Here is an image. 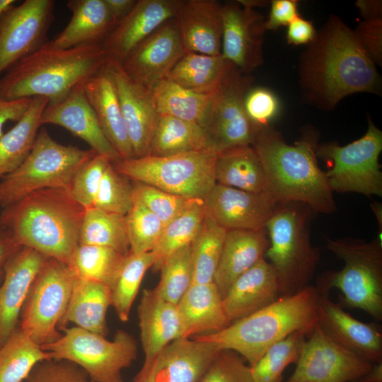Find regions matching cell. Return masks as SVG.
Segmentation results:
<instances>
[{
    "label": "cell",
    "instance_id": "cell-1",
    "mask_svg": "<svg viewBox=\"0 0 382 382\" xmlns=\"http://www.w3.org/2000/svg\"><path fill=\"white\" fill-rule=\"evenodd\" d=\"M298 72L303 98L323 110H332L352 94L381 93L376 66L354 30L335 15L329 16L301 53Z\"/></svg>",
    "mask_w": 382,
    "mask_h": 382
},
{
    "label": "cell",
    "instance_id": "cell-2",
    "mask_svg": "<svg viewBox=\"0 0 382 382\" xmlns=\"http://www.w3.org/2000/svg\"><path fill=\"white\" fill-rule=\"evenodd\" d=\"M318 141L319 134L311 127L293 144L271 125L257 131L251 146L264 168L265 193L277 204L301 202L325 214L337 211L334 192L318 162Z\"/></svg>",
    "mask_w": 382,
    "mask_h": 382
},
{
    "label": "cell",
    "instance_id": "cell-3",
    "mask_svg": "<svg viewBox=\"0 0 382 382\" xmlns=\"http://www.w3.org/2000/svg\"><path fill=\"white\" fill-rule=\"evenodd\" d=\"M86 209L62 188L33 192L3 208L0 226L21 247L68 265L79 245Z\"/></svg>",
    "mask_w": 382,
    "mask_h": 382
},
{
    "label": "cell",
    "instance_id": "cell-4",
    "mask_svg": "<svg viewBox=\"0 0 382 382\" xmlns=\"http://www.w3.org/2000/svg\"><path fill=\"white\" fill-rule=\"evenodd\" d=\"M108 61L101 44L56 49L45 42L6 71L0 79V97L6 100L42 97L50 103L57 102L104 69Z\"/></svg>",
    "mask_w": 382,
    "mask_h": 382
},
{
    "label": "cell",
    "instance_id": "cell-5",
    "mask_svg": "<svg viewBox=\"0 0 382 382\" xmlns=\"http://www.w3.org/2000/svg\"><path fill=\"white\" fill-rule=\"evenodd\" d=\"M320 295L316 286L308 285L221 330L192 337L213 343L220 350L237 352L251 367L271 346L290 334L296 331L310 334L317 323Z\"/></svg>",
    "mask_w": 382,
    "mask_h": 382
},
{
    "label": "cell",
    "instance_id": "cell-6",
    "mask_svg": "<svg viewBox=\"0 0 382 382\" xmlns=\"http://www.w3.org/2000/svg\"><path fill=\"white\" fill-rule=\"evenodd\" d=\"M314 214L301 202L278 204L265 226L270 242L265 258L276 272L282 296L308 286L318 266L320 251L310 238Z\"/></svg>",
    "mask_w": 382,
    "mask_h": 382
},
{
    "label": "cell",
    "instance_id": "cell-7",
    "mask_svg": "<svg viewBox=\"0 0 382 382\" xmlns=\"http://www.w3.org/2000/svg\"><path fill=\"white\" fill-rule=\"evenodd\" d=\"M326 248L344 262L339 271L322 274L316 286L328 295L333 288L340 291L349 308H359L382 320V242L359 238L325 237Z\"/></svg>",
    "mask_w": 382,
    "mask_h": 382
},
{
    "label": "cell",
    "instance_id": "cell-8",
    "mask_svg": "<svg viewBox=\"0 0 382 382\" xmlns=\"http://www.w3.org/2000/svg\"><path fill=\"white\" fill-rule=\"evenodd\" d=\"M97 153L57 142L45 128L39 129L24 161L0 181V206L12 204L43 189L70 190L78 169Z\"/></svg>",
    "mask_w": 382,
    "mask_h": 382
},
{
    "label": "cell",
    "instance_id": "cell-9",
    "mask_svg": "<svg viewBox=\"0 0 382 382\" xmlns=\"http://www.w3.org/2000/svg\"><path fill=\"white\" fill-rule=\"evenodd\" d=\"M217 152L205 150L168 156H146L112 163L134 182L191 199H204L216 184Z\"/></svg>",
    "mask_w": 382,
    "mask_h": 382
},
{
    "label": "cell",
    "instance_id": "cell-10",
    "mask_svg": "<svg viewBox=\"0 0 382 382\" xmlns=\"http://www.w3.org/2000/svg\"><path fill=\"white\" fill-rule=\"evenodd\" d=\"M55 341L41 348L52 359L71 362L92 382H124L122 371L131 366L137 355V343L132 335L119 330L112 340L88 330L73 327Z\"/></svg>",
    "mask_w": 382,
    "mask_h": 382
},
{
    "label": "cell",
    "instance_id": "cell-11",
    "mask_svg": "<svg viewBox=\"0 0 382 382\" xmlns=\"http://www.w3.org/2000/svg\"><path fill=\"white\" fill-rule=\"evenodd\" d=\"M381 151L382 132L369 117L367 130L361 137L345 146L319 144L316 153L328 164L325 172L333 192L381 197Z\"/></svg>",
    "mask_w": 382,
    "mask_h": 382
},
{
    "label": "cell",
    "instance_id": "cell-12",
    "mask_svg": "<svg viewBox=\"0 0 382 382\" xmlns=\"http://www.w3.org/2000/svg\"><path fill=\"white\" fill-rule=\"evenodd\" d=\"M74 278L66 264L47 258L33 281L21 311L19 328L38 345L52 342L62 335L59 325Z\"/></svg>",
    "mask_w": 382,
    "mask_h": 382
},
{
    "label": "cell",
    "instance_id": "cell-13",
    "mask_svg": "<svg viewBox=\"0 0 382 382\" xmlns=\"http://www.w3.org/2000/svg\"><path fill=\"white\" fill-rule=\"evenodd\" d=\"M254 81L252 74L233 66L213 92L201 126L213 151L218 153L253 142L260 128L248 116L244 100Z\"/></svg>",
    "mask_w": 382,
    "mask_h": 382
},
{
    "label": "cell",
    "instance_id": "cell-14",
    "mask_svg": "<svg viewBox=\"0 0 382 382\" xmlns=\"http://www.w3.org/2000/svg\"><path fill=\"white\" fill-rule=\"evenodd\" d=\"M286 382H357L373 364L332 340L316 324Z\"/></svg>",
    "mask_w": 382,
    "mask_h": 382
},
{
    "label": "cell",
    "instance_id": "cell-15",
    "mask_svg": "<svg viewBox=\"0 0 382 382\" xmlns=\"http://www.w3.org/2000/svg\"><path fill=\"white\" fill-rule=\"evenodd\" d=\"M55 1L25 0L12 6L0 21V74L46 41Z\"/></svg>",
    "mask_w": 382,
    "mask_h": 382
},
{
    "label": "cell",
    "instance_id": "cell-16",
    "mask_svg": "<svg viewBox=\"0 0 382 382\" xmlns=\"http://www.w3.org/2000/svg\"><path fill=\"white\" fill-rule=\"evenodd\" d=\"M221 54L236 69L251 74L263 63L266 18L237 1L222 4Z\"/></svg>",
    "mask_w": 382,
    "mask_h": 382
},
{
    "label": "cell",
    "instance_id": "cell-17",
    "mask_svg": "<svg viewBox=\"0 0 382 382\" xmlns=\"http://www.w3.org/2000/svg\"><path fill=\"white\" fill-rule=\"evenodd\" d=\"M219 351L209 342L178 337L144 363L134 382H199Z\"/></svg>",
    "mask_w": 382,
    "mask_h": 382
},
{
    "label": "cell",
    "instance_id": "cell-18",
    "mask_svg": "<svg viewBox=\"0 0 382 382\" xmlns=\"http://www.w3.org/2000/svg\"><path fill=\"white\" fill-rule=\"evenodd\" d=\"M185 53L177 23L172 18L137 45L120 64L133 81L151 88L168 77Z\"/></svg>",
    "mask_w": 382,
    "mask_h": 382
},
{
    "label": "cell",
    "instance_id": "cell-19",
    "mask_svg": "<svg viewBox=\"0 0 382 382\" xmlns=\"http://www.w3.org/2000/svg\"><path fill=\"white\" fill-rule=\"evenodd\" d=\"M206 213L226 231L265 228L277 204L266 193L216 183L204 199Z\"/></svg>",
    "mask_w": 382,
    "mask_h": 382
},
{
    "label": "cell",
    "instance_id": "cell-20",
    "mask_svg": "<svg viewBox=\"0 0 382 382\" xmlns=\"http://www.w3.org/2000/svg\"><path fill=\"white\" fill-rule=\"evenodd\" d=\"M107 66L115 83L134 158L146 156L158 117L150 89L133 81L120 62L108 57Z\"/></svg>",
    "mask_w": 382,
    "mask_h": 382
},
{
    "label": "cell",
    "instance_id": "cell-21",
    "mask_svg": "<svg viewBox=\"0 0 382 382\" xmlns=\"http://www.w3.org/2000/svg\"><path fill=\"white\" fill-rule=\"evenodd\" d=\"M317 323L332 340L348 351L371 364L382 361L379 324L353 318L326 294L320 295Z\"/></svg>",
    "mask_w": 382,
    "mask_h": 382
},
{
    "label": "cell",
    "instance_id": "cell-22",
    "mask_svg": "<svg viewBox=\"0 0 382 382\" xmlns=\"http://www.w3.org/2000/svg\"><path fill=\"white\" fill-rule=\"evenodd\" d=\"M83 83L63 99L48 103L42 112L40 125L62 127L85 141L98 154L106 156L112 163L117 162L121 158L102 131L85 95Z\"/></svg>",
    "mask_w": 382,
    "mask_h": 382
},
{
    "label": "cell",
    "instance_id": "cell-23",
    "mask_svg": "<svg viewBox=\"0 0 382 382\" xmlns=\"http://www.w3.org/2000/svg\"><path fill=\"white\" fill-rule=\"evenodd\" d=\"M182 0H137L101 45L108 57L121 63L141 41L166 21L174 18Z\"/></svg>",
    "mask_w": 382,
    "mask_h": 382
},
{
    "label": "cell",
    "instance_id": "cell-24",
    "mask_svg": "<svg viewBox=\"0 0 382 382\" xmlns=\"http://www.w3.org/2000/svg\"><path fill=\"white\" fill-rule=\"evenodd\" d=\"M47 259L32 248L21 247L4 265L0 284V347L18 327L30 287Z\"/></svg>",
    "mask_w": 382,
    "mask_h": 382
},
{
    "label": "cell",
    "instance_id": "cell-25",
    "mask_svg": "<svg viewBox=\"0 0 382 382\" xmlns=\"http://www.w3.org/2000/svg\"><path fill=\"white\" fill-rule=\"evenodd\" d=\"M221 8L216 0H182L174 19L186 52L221 54Z\"/></svg>",
    "mask_w": 382,
    "mask_h": 382
},
{
    "label": "cell",
    "instance_id": "cell-26",
    "mask_svg": "<svg viewBox=\"0 0 382 382\" xmlns=\"http://www.w3.org/2000/svg\"><path fill=\"white\" fill-rule=\"evenodd\" d=\"M281 296L276 272L263 257L233 282L222 301L231 323L262 309Z\"/></svg>",
    "mask_w": 382,
    "mask_h": 382
},
{
    "label": "cell",
    "instance_id": "cell-27",
    "mask_svg": "<svg viewBox=\"0 0 382 382\" xmlns=\"http://www.w3.org/2000/svg\"><path fill=\"white\" fill-rule=\"evenodd\" d=\"M83 86L102 131L120 158H134L115 83L108 66L88 79Z\"/></svg>",
    "mask_w": 382,
    "mask_h": 382
},
{
    "label": "cell",
    "instance_id": "cell-28",
    "mask_svg": "<svg viewBox=\"0 0 382 382\" xmlns=\"http://www.w3.org/2000/svg\"><path fill=\"white\" fill-rule=\"evenodd\" d=\"M177 308L181 337L218 332L231 324L214 282H193L178 303Z\"/></svg>",
    "mask_w": 382,
    "mask_h": 382
},
{
    "label": "cell",
    "instance_id": "cell-29",
    "mask_svg": "<svg viewBox=\"0 0 382 382\" xmlns=\"http://www.w3.org/2000/svg\"><path fill=\"white\" fill-rule=\"evenodd\" d=\"M269 244L265 228L255 231H226L213 279L222 299L238 277L265 257Z\"/></svg>",
    "mask_w": 382,
    "mask_h": 382
},
{
    "label": "cell",
    "instance_id": "cell-30",
    "mask_svg": "<svg viewBox=\"0 0 382 382\" xmlns=\"http://www.w3.org/2000/svg\"><path fill=\"white\" fill-rule=\"evenodd\" d=\"M138 318L144 363L151 361L167 345L181 337L177 305L161 298L154 289H144Z\"/></svg>",
    "mask_w": 382,
    "mask_h": 382
},
{
    "label": "cell",
    "instance_id": "cell-31",
    "mask_svg": "<svg viewBox=\"0 0 382 382\" xmlns=\"http://www.w3.org/2000/svg\"><path fill=\"white\" fill-rule=\"evenodd\" d=\"M71 18L64 30L47 44L56 49L101 44L114 26L104 0H69Z\"/></svg>",
    "mask_w": 382,
    "mask_h": 382
},
{
    "label": "cell",
    "instance_id": "cell-32",
    "mask_svg": "<svg viewBox=\"0 0 382 382\" xmlns=\"http://www.w3.org/2000/svg\"><path fill=\"white\" fill-rule=\"evenodd\" d=\"M111 305L108 286L75 277L69 301L59 329L69 323L103 336L108 334L106 313Z\"/></svg>",
    "mask_w": 382,
    "mask_h": 382
},
{
    "label": "cell",
    "instance_id": "cell-33",
    "mask_svg": "<svg viewBox=\"0 0 382 382\" xmlns=\"http://www.w3.org/2000/svg\"><path fill=\"white\" fill-rule=\"evenodd\" d=\"M216 183L260 193L265 192V175L262 162L251 145L218 152L214 165Z\"/></svg>",
    "mask_w": 382,
    "mask_h": 382
},
{
    "label": "cell",
    "instance_id": "cell-34",
    "mask_svg": "<svg viewBox=\"0 0 382 382\" xmlns=\"http://www.w3.org/2000/svg\"><path fill=\"white\" fill-rule=\"evenodd\" d=\"M48 100L31 98L16 125L0 138V178L15 170L30 154L41 127L40 117Z\"/></svg>",
    "mask_w": 382,
    "mask_h": 382
},
{
    "label": "cell",
    "instance_id": "cell-35",
    "mask_svg": "<svg viewBox=\"0 0 382 382\" xmlns=\"http://www.w3.org/2000/svg\"><path fill=\"white\" fill-rule=\"evenodd\" d=\"M205 150L212 149L202 127L174 117L158 115L149 156H168Z\"/></svg>",
    "mask_w": 382,
    "mask_h": 382
},
{
    "label": "cell",
    "instance_id": "cell-36",
    "mask_svg": "<svg viewBox=\"0 0 382 382\" xmlns=\"http://www.w3.org/2000/svg\"><path fill=\"white\" fill-rule=\"evenodd\" d=\"M149 89L158 115L174 117L202 126L213 92L189 90L168 78L160 80Z\"/></svg>",
    "mask_w": 382,
    "mask_h": 382
},
{
    "label": "cell",
    "instance_id": "cell-37",
    "mask_svg": "<svg viewBox=\"0 0 382 382\" xmlns=\"http://www.w3.org/2000/svg\"><path fill=\"white\" fill-rule=\"evenodd\" d=\"M233 67L221 54L186 52L167 78L189 90L209 93L220 86Z\"/></svg>",
    "mask_w": 382,
    "mask_h": 382
},
{
    "label": "cell",
    "instance_id": "cell-38",
    "mask_svg": "<svg viewBox=\"0 0 382 382\" xmlns=\"http://www.w3.org/2000/svg\"><path fill=\"white\" fill-rule=\"evenodd\" d=\"M49 359L50 353L18 327L0 347V382H23L37 364Z\"/></svg>",
    "mask_w": 382,
    "mask_h": 382
},
{
    "label": "cell",
    "instance_id": "cell-39",
    "mask_svg": "<svg viewBox=\"0 0 382 382\" xmlns=\"http://www.w3.org/2000/svg\"><path fill=\"white\" fill-rule=\"evenodd\" d=\"M206 214L204 199H195L178 216L166 224L151 251L153 268L159 270L163 261L172 253L191 245Z\"/></svg>",
    "mask_w": 382,
    "mask_h": 382
},
{
    "label": "cell",
    "instance_id": "cell-40",
    "mask_svg": "<svg viewBox=\"0 0 382 382\" xmlns=\"http://www.w3.org/2000/svg\"><path fill=\"white\" fill-rule=\"evenodd\" d=\"M79 244L108 247L127 255L130 250L125 215L96 207L86 209Z\"/></svg>",
    "mask_w": 382,
    "mask_h": 382
},
{
    "label": "cell",
    "instance_id": "cell-41",
    "mask_svg": "<svg viewBox=\"0 0 382 382\" xmlns=\"http://www.w3.org/2000/svg\"><path fill=\"white\" fill-rule=\"evenodd\" d=\"M126 255L108 247L79 244L67 266L76 277L110 288Z\"/></svg>",
    "mask_w": 382,
    "mask_h": 382
},
{
    "label": "cell",
    "instance_id": "cell-42",
    "mask_svg": "<svg viewBox=\"0 0 382 382\" xmlns=\"http://www.w3.org/2000/svg\"><path fill=\"white\" fill-rule=\"evenodd\" d=\"M151 252L128 253L118 270L111 286V306L122 322L129 320L132 305L138 293L143 277L153 267Z\"/></svg>",
    "mask_w": 382,
    "mask_h": 382
},
{
    "label": "cell",
    "instance_id": "cell-43",
    "mask_svg": "<svg viewBox=\"0 0 382 382\" xmlns=\"http://www.w3.org/2000/svg\"><path fill=\"white\" fill-rule=\"evenodd\" d=\"M226 234V231L206 213L199 230L190 245L193 282H213Z\"/></svg>",
    "mask_w": 382,
    "mask_h": 382
},
{
    "label": "cell",
    "instance_id": "cell-44",
    "mask_svg": "<svg viewBox=\"0 0 382 382\" xmlns=\"http://www.w3.org/2000/svg\"><path fill=\"white\" fill-rule=\"evenodd\" d=\"M307 335L296 331L271 346L250 367L253 382H282L284 370L297 361Z\"/></svg>",
    "mask_w": 382,
    "mask_h": 382
},
{
    "label": "cell",
    "instance_id": "cell-45",
    "mask_svg": "<svg viewBox=\"0 0 382 382\" xmlns=\"http://www.w3.org/2000/svg\"><path fill=\"white\" fill-rule=\"evenodd\" d=\"M160 281L154 288L163 299L177 305L193 283L191 245L179 249L162 263Z\"/></svg>",
    "mask_w": 382,
    "mask_h": 382
},
{
    "label": "cell",
    "instance_id": "cell-46",
    "mask_svg": "<svg viewBox=\"0 0 382 382\" xmlns=\"http://www.w3.org/2000/svg\"><path fill=\"white\" fill-rule=\"evenodd\" d=\"M125 219L129 253L139 254L151 252L163 229L162 221L135 199Z\"/></svg>",
    "mask_w": 382,
    "mask_h": 382
},
{
    "label": "cell",
    "instance_id": "cell-47",
    "mask_svg": "<svg viewBox=\"0 0 382 382\" xmlns=\"http://www.w3.org/2000/svg\"><path fill=\"white\" fill-rule=\"evenodd\" d=\"M131 181L110 163L100 182L93 207L126 215L134 204L133 183Z\"/></svg>",
    "mask_w": 382,
    "mask_h": 382
},
{
    "label": "cell",
    "instance_id": "cell-48",
    "mask_svg": "<svg viewBox=\"0 0 382 382\" xmlns=\"http://www.w3.org/2000/svg\"><path fill=\"white\" fill-rule=\"evenodd\" d=\"M132 183L134 199L154 214L164 226L197 199L170 193L142 183Z\"/></svg>",
    "mask_w": 382,
    "mask_h": 382
},
{
    "label": "cell",
    "instance_id": "cell-49",
    "mask_svg": "<svg viewBox=\"0 0 382 382\" xmlns=\"http://www.w3.org/2000/svg\"><path fill=\"white\" fill-rule=\"evenodd\" d=\"M110 163L106 156L96 154L76 172L69 191L86 209L93 207L100 182Z\"/></svg>",
    "mask_w": 382,
    "mask_h": 382
},
{
    "label": "cell",
    "instance_id": "cell-50",
    "mask_svg": "<svg viewBox=\"0 0 382 382\" xmlns=\"http://www.w3.org/2000/svg\"><path fill=\"white\" fill-rule=\"evenodd\" d=\"M199 382H253L251 369L237 352L220 350Z\"/></svg>",
    "mask_w": 382,
    "mask_h": 382
},
{
    "label": "cell",
    "instance_id": "cell-51",
    "mask_svg": "<svg viewBox=\"0 0 382 382\" xmlns=\"http://www.w3.org/2000/svg\"><path fill=\"white\" fill-rule=\"evenodd\" d=\"M244 105L248 116L260 128L271 125L281 110L277 95L265 87L253 86L245 95Z\"/></svg>",
    "mask_w": 382,
    "mask_h": 382
},
{
    "label": "cell",
    "instance_id": "cell-52",
    "mask_svg": "<svg viewBox=\"0 0 382 382\" xmlns=\"http://www.w3.org/2000/svg\"><path fill=\"white\" fill-rule=\"evenodd\" d=\"M24 382H92L77 365L64 360L49 359L40 362Z\"/></svg>",
    "mask_w": 382,
    "mask_h": 382
},
{
    "label": "cell",
    "instance_id": "cell-53",
    "mask_svg": "<svg viewBox=\"0 0 382 382\" xmlns=\"http://www.w3.org/2000/svg\"><path fill=\"white\" fill-rule=\"evenodd\" d=\"M354 31L369 57L376 66H381L382 18L363 20Z\"/></svg>",
    "mask_w": 382,
    "mask_h": 382
},
{
    "label": "cell",
    "instance_id": "cell-54",
    "mask_svg": "<svg viewBox=\"0 0 382 382\" xmlns=\"http://www.w3.org/2000/svg\"><path fill=\"white\" fill-rule=\"evenodd\" d=\"M296 0H272L267 18L265 20V28L275 30L282 26H287L292 21L300 16Z\"/></svg>",
    "mask_w": 382,
    "mask_h": 382
},
{
    "label": "cell",
    "instance_id": "cell-55",
    "mask_svg": "<svg viewBox=\"0 0 382 382\" xmlns=\"http://www.w3.org/2000/svg\"><path fill=\"white\" fill-rule=\"evenodd\" d=\"M316 33L313 22L299 16L287 25L286 39L289 45H308L315 39Z\"/></svg>",
    "mask_w": 382,
    "mask_h": 382
},
{
    "label": "cell",
    "instance_id": "cell-56",
    "mask_svg": "<svg viewBox=\"0 0 382 382\" xmlns=\"http://www.w3.org/2000/svg\"><path fill=\"white\" fill-rule=\"evenodd\" d=\"M31 98L6 100L0 97V138L4 125L8 121L18 122L26 111Z\"/></svg>",
    "mask_w": 382,
    "mask_h": 382
},
{
    "label": "cell",
    "instance_id": "cell-57",
    "mask_svg": "<svg viewBox=\"0 0 382 382\" xmlns=\"http://www.w3.org/2000/svg\"><path fill=\"white\" fill-rule=\"evenodd\" d=\"M11 233L0 226V269H3L10 258L21 248Z\"/></svg>",
    "mask_w": 382,
    "mask_h": 382
},
{
    "label": "cell",
    "instance_id": "cell-58",
    "mask_svg": "<svg viewBox=\"0 0 382 382\" xmlns=\"http://www.w3.org/2000/svg\"><path fill=\"white\" fill-rule=\"evenodd\" d=\"M104 1L115 25L131 11L137 0H104Z\"/></svg>",
    "mask_w": 382,
    "mask_h": 382
},
{
    "label": "cell",
    "instance_id": "cell-59",
    "mask_svg": "<svg viewBox=\"0 0 382 382\" xmlns=\"http://www.w3.org/2000/svg\"><path fill=\"white\" fill-rule=\"evenodd\" d=\"M355 4L364 20L382 18L381 1L358 0Z\"/></svg>",
    "mask_w": 382,
    "mask_h": 382
},
{
    "label": "cell",
    "instance_id": "cell-60",
    "mask_svg": "<svg viewBox=\"0 0 382 382\" xmlns=\"http://www.w3.org/2000/svg\"><path fill=\"white\" fill-rule=\"evenodd\" d=\"M357 382H382V361L373 364L371 369Z\"/></svg>",
    "mask_w": 382,
    "mask_h": 382
},
{
    "label": "cell",
    "instance_id": "cell-61",
    "mask_svg": "<svg viewBox=\"0 0 382 382\" xmlns=\"http://www.w3.org/2000/svg\"><path fill=\"white\" fill-rule=\"evenodd\" d=\"M371 208L376 216L378 226L376 238L382 242V205L378 202H373L371 204Z\"/></svg>",
    "mask_w": 382,
    "mask_h": 382
},
{
    "label": "cell",
    "instance_id": "cell-62",
    "mask_svg": "<svg viewBox=\"0 0 382 382\" xmlns=\"http://www.w3.org/2000/svg\"><path fill=\"white\" fill-rule=\"evenodd\" d=\"M14 0H0V21L3 16L13 6Z\"/></svg>",
    "mask_w": 382,
    "mask_h": 382
},
{
    "label": "cell",
    "instance_id": "cell-63",
    "mask_svg": "<svg viewBox=\"0 0 382 382\" xmlns=\"http://www.w3.org/2000/svg\"><path fill=\"white\" fill-rule=\"evenodd\" d=\"M3 277H4V269H0V284L2 282Z\"/></svg>",
    "mask_w": 382,
    "mask_h": 382
}]
</instances>
